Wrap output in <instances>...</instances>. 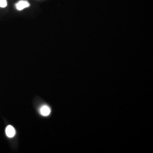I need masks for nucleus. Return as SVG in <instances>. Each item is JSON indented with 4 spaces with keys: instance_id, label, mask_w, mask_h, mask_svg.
Wrapping results in <instances>:
<instances>
[{
    "instance_id": "nucleus-3",
    "label": "nucleus",
    "mask_w": 153,
    "mask_h": 153,
    "mask_svg": "<svg viewBox=\"0 0 153 153\" xmlns=\"http://www.w3.org/2000/svg\"><path fill=\"white\" fill-rule=\"evenodd\" d=\"M51 109L48 106L44 105L42 106L40 109V112L41 115L44 116H47L51 114Z\"/></svg>"
},
{
    "instance_id": "nucleus-1",
    "label": "nucleus",
    "mask_w": 153,
    "mask_h": 153,
    "mask_svg": "<svg viewBox=\"0 0 153 153\" xmlns=\"http://www.w3.org/2000/svg\"><path fill=\"white\" fill-rule=\"evenodd\" d=\"M30 6V4L27 1H20L16 4V7L18 10H22Z\"/></svg>"
},
{
    "instance_id": "nucleus-4",
    "label": "nucleus",
    "mask_w": 153,
    "mask_h": 153,
    "mask_svg": "<svg viewBox=\"0 0 153 153\" xmlns=\"http://www.w3.org/2000/svg\"><path fill=\"white\" fill-rule=\"evenodd\" d=\"M7 6V1L6 0H0V7L4 8Z\"/></svg>"
},
{
    "instance_id": "nucleus-2",
    "label": "nucleus",
    "mask_w": 153,
    "mask_h": 153,
    "mask_svg": "<svg viewBox=\"0 0 153 153\" xmlns=\"http://www.w3.org/2000/svg\"><path fill=\"white\" fill-rule=\"evenodd\" d=\"M6 134L7 136L9 138L14 137L16 134V131L13 126H8L6 128Z\"/></svg>"
}]
</instances>
